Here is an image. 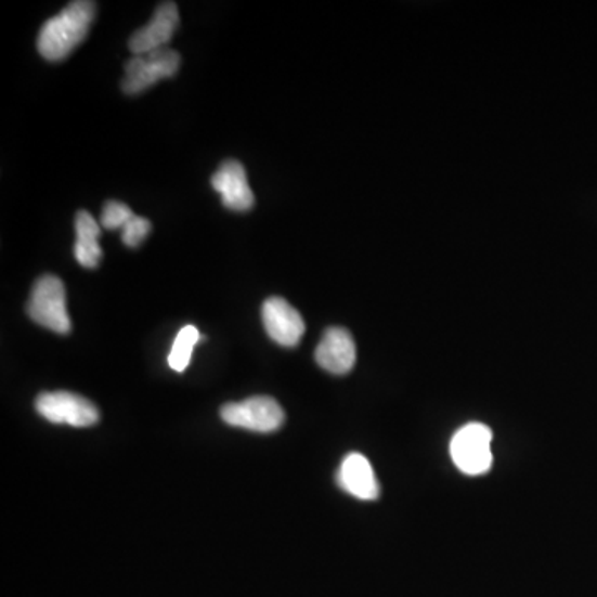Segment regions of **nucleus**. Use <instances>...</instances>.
Wrapping results in <instances>:
<instances>
[{"mask_svg":"<svg viewBox=\"0 0 597 597\" xmlns=\"http://www.w3.org/2000/svg\"><path fill=\"white\" fill-rule=\"evenodd\" d=\"M199 339H202V336H199V330L196 329L195 325H184L183 329L178 333L173 347H171L168 365L177 372L186 371L190 361H192L193 349H195Z\"/></svg>","mask_w":597,"mask_h":597,"instance_id":"13","label":"nucleus"},{"mask_svg":"<svg viewBox=\"0 0 597 597\" xmlns=\"http://www.w3.org/2000/svg\"><path fill=\"white\" fill-rule=\"evenodd\" d=\"M492 442L493 433L486 425H465L456 431L450 445L453 464L471 477L486 473L493 465Z\"/></svg>","mask_w":597,"mask_h":597,"instance_id":"3","label":"nucleus"},{"mask_svg":"<svg viewBox=\"0 0 597 597\" xmlns=\"http://www.w3.org/2000/svg\"><path fill=\"white\" fill-rule=\"evenodd\" d=\"M221 418L233 427L246 428L258 433H271L283 427L286 415L271 397H252L244 402L226 403Z\"/></svg>","mask_w":597,"mask_h":597,"instance_id":"5","label":"nucleus"},{"mask_svg":"<svg viewBox=\"0 0 597 597\" xmlns=\"http://www.w3.org/2000/svg\"><path fill=\"white\" fill-rule=\"evenodd\" d=\"M75 259L78 264L87 269H95L102 261V248H100V224L89 211H78L75 218Z\"/></svg>","mask_w":597,"mask_h":597,"instance_id":"12","label":"nucleus"},{"mask_svg":"<svg viewBox=\"0 0 597 597\" xmlns=\"http://www.w3.org/2000/svg\"><path fill=\"white\" fill-rule=\"evenodd\" d=\"M96 5L90 0L70 2L55 17L49 18L40 29L37 49L46 61L61 62L89 36L95 18Z\"/></svg>","mask_w":597,"mask_h":597,"instance_id":"1","label":"nucleus"},{"mask_svg":"<svg viewBox=\"0 0 597 597\" xmlns=\"http://www.w3.org/2000/svg\"><path fill=\"white\" fill-rule=\"evenodd\" d=\"M262 322L268 336L283 347H296L306 333L304 319L283 297H269L262 304Z\"/></svg>","mask_w":597,"mask_h":597,"instance_id":"7","label":"nucleus"},{"mask_svg":"<svg viewBox=\"0 0 597 597\" xmlns=\"http://www.w3.org/2000/svg\"><path fill=\"white\" fill-rule=\"evenodd\" d=\"M337 483L343 492L359 499H377L380 495V484L375 478L371 462L361 453H350L343 458L337 473Z\"/></svg>","mask_w":597,"mask_h":597,"instance_id":"11","label":"nucleus"},{"mask_svg":"<svg viewBox=\"0 0 597 597\" xmlns=\"http://www.w3.org/2000/svg\"><path fill=\"white\" fill-rule=\"evenodd\" d=\"M27 312L30 319L55 334L70 333L72 322L67 312V294L57 276L47 274L34 284Z\"/></svg>","mask_w":597,"mask_h":597,"instance_id":"2","label":"nucleus"},{"mask_svg":"<svg viewBox=\"0 0 597 597\" xmlns=\"http://www.w3.org/2000/svg\"><path fill=\"white\" fill-rule=\"evenodd\" d=\"M178 25H180V15H178L177 4L163 2L156 9L150 24L131 36L128 42L131 53L145 55V53L165 49V46L173 39Z\"/></svg>","mask_w":597,"mask_h":597,"instance_id":"8","label":"nucleus"},{"mask_svg":"<svg viewBox=\"0 0 597 597\" xmlns=\"http://www.w3.org/2000/svg\"><path fill=\"white\" fill-rule=\"evenodd\" d=\"M211 184L231 211H249L255 206V193L249 187L248 174L236 159L224 161L212 174Z\"/></svg>","mask_w":597,"mask_h":597,"instance_id":"9","label":"nucleus"},{"mask_svg":"<svg viewBox=\"0 0 597 597\" xmlns=\"http://www.w3.org/2000/svg\"><path fill=\"white\" fill-rule=\"evenodd\" d=\"M180 53L173 49H159L145 55H134L125 65V78L121 89L127 95H137L145 92L156 81L170 78L180 68Z\"/></svg>","mask_w":597,"mask_h":597,"instance_id":"4","label":"nucleus"},{"mask_svg":"<svg viewBox=\"0 0 597 597\" xmlns=\"http://www.w3.org/2000/svg\"><path fill=\"white\" fill-rule=\"evenodd\" d=\"M315 361L330 374H349L358 361L354 337L343 327H330L325 330L321 343L315 349Z\"/></svg>","mask_w":597,"mask_h":597,"instance_id":"10","label":"nucleus"},{"mask_svg":"<svg viewBox=\"0 0 597 597\" xmlns=\"http://www.w3.org/2000/svg\"><path fill=\"white\" fill-rule=\"evenodd\" d=\"M133 216L134 212L125 203L108 202L103 206L100 223L105 230H124Z\"/></svg>","mask_w":597,"mask_h":597,"instance_id":"14","label":"nucleus"},{"mask_svg":"<svg viewBox=\"0 0 597 597\" xmlns=\"http://www.w3.org/2000/svg\"><path fill=\"white\" fill-rule=\"evenodd\" d=\"M121 231H124L121 239H124L128 248H139L140 244L145 241V237L152 231V223L146 218H142V216H133Z\"/></svg>","mask_w":597,"mask_h":597,"instance_id":"15","label":"nucleus"},{"mask_svg":"<svg viewBox=\"0 0 597 597\" xmlns=\"http://www.w3.org/2000/svg\"><path fill=\"white\" fill-rule=\"evenodd\" d=\"M40 417L50 424L92 427L100 420L99 411L90 400L72 392H46L36 402Z\"/></svg>","mask_w":597,"mask_h":597,"instance_id":"6","label":"nucleus"}]
</instances>
